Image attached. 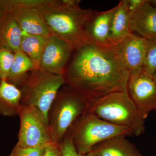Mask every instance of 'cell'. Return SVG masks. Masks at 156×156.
Instances as JSON below:
<instances>
[{
  "label": "cell",
  "mask_w": 156,
  "mask_h": 156,
  "mask_svg": "<svg viewBox=\"0 0 156 156\" xmlns=\"http://www.w3.org/2000/svg\"><path fill=\"white\" fill-rule=\"evenodd\" d=\"M44 156H62L60 145L50 143L47 146L46 152Z\"/></svg>",
  "instance_id": "cell-26"
},
{
  "label": "cell",
  "mask_w": 156,
  "mask_h": 156,
  "mask_svg": "<svg viewBox=\"0 0 156 156\" xmlns=\"http://www.w3.org/2000/svg\"><path fill=\"white\" fill-rule=\"evenodd\" d=\"M87 156H95L91 152L89 153V154H87Z\"/></svg>",
  "instance_id": "cell-30"
},
{
  "label": "cell",
  "mask_w": 156,
  "mask_h": 156,
  "mask_svg": "<svg viewBox=\"0 0 156 156\" xmlns=\"http://www.w3.org/2000/svg\"><path fill=\"white\" fill-rule=\"evenodd\" d=\"M153 76L154 80L155 82L156 83V72L153 74Z\"/></svg>",
  "instance_id": "cell-29"
},
{
  "label": "cell",
  "mask_w": 156,
  "mask_h": 156,
  "mask_svg": "<svg viewBox=\"0 0 156 156\" xmlns=\"http://www.w3.org/2000/svg\"><path fill=\"white\" fill-rule=\"evenodd\" d=\"M14 58V53L5 48H0V78L7 80Z\"/></svg>",
  "instance_id": "cell-21"
},
{
  "label": "cell",
  "mask_w": 156,
  "mask_h": 156,
  "mask_svg": "<svg viewBox=\"0 0 156 156\" xmlns=\"http://www.w3.org/2000/svg\"><path fill=\"white\" fill-rule=\"evenodd\" d=\"M89 112L138 136L145 132V119L129 97L127 89L90 102Z\"/></svg>",
  "instance_id": "cell-3"
},
{
  "label": "cell",
  "mask_w": 156,
  "mask_h": 156,
  "mask_svg": "<svg viewBox=\"0 0 156 156\" xmlns=\"http://www.w3.org/2000/svg\"><path fill=\"white\" fill-rule=\"evenodd\" d=\"M147 46V39L130 33L112 46L131 73L144 68Z\"/></svg>",
  "instance_id": "cell-10"
},
{
  "label": "cell",
  "mask_w": 156,
  "mask_h": 156,
  "mask_svg": "<svg viewBox=\"0 0 156 156\" xmlns=\"http://www.w3.org/2000/svg\"><path fill=\"white\" fill-rule=\"evenodd\" d=\"M40 10L51 34L69 43L75 49L91 42L84 28L92 9L69 6L65 0H51Z\"/></svg>",
  "instance_id": "cell-2"
},
{
  "label": "cell",
  "mask_w": 156,
  "mask_h": 156,
  "mask_svg": "<svg viewBox=\"0 0 156 156\" xmlns=\"http://www.w3.org/2000/svg\"><path fill=\"white\" fill-rule=\"evenodd\" d=\"M9 156H10V155H9Z\"/></svg>",
  "instance_id": "cell-34"
},
{
  "label": "cell",
  "mask_w": 156,
  "mask_h": 156,
  "mask_svg": "<svg viewBox=\"0 0 156 156\" xmlns=\"http://www.w3.org/2000/svg\"><path fill=\"white\" fill-rule=\"evenodd\" d=\"M6 11L3 7L0 5V20L2 19L4 15L5 14Z\"/></svg>",
  "instance_id": "cell-27"
},
{
  "label": "cell",
  "mask_w": 156,
  "mask_h": 156,
  "mask_svg": "<svg viewBox=\"0 0 156 156\" xmlns=\"http://www.w3.org/2000/svg\"><path fill=\"white\" fill-rule=\"evenodd\" d=\"M90 101L66 84L60 88L48 113L51 142L60 144L69 128L78 118L89 112Z\"/></svg>",
  "instance_id": "cell-4"
},
{
  "label": "cell",
  "mask_w": 156,
  "mask_h": 156,
  "mask_svg": "<svg viewBox=\"0 0 156 156\" xmlns=\"http://www.w3.org/2000/svg\"><path fill=\"white\" fill-rule=\"evenodd\" d=\"M130 30L147 40L156 38V6L146 1L130 20Z\"/></svg>",
  "instance_id": "cell-13"
},
{
  "label": "cell",
  "mask_w": 156,
  "mask_h": 156,
  "mask_svg": "<svg viewBox=\"0 0 156 156\" xmlns=\"http://www.w3.org/2000/svg\"><path fill=\"white\" fill-rule=\"evenodd\" d=\"M67 132L71 137L76 151L87 155L98 143L119 135H133L126 128L113 125L88 112L78 117Z\"/></svg>",
  "instance_id": "cell-5"
},
{
  "label": "cell",
  "mask_w": 156,
  "mask_h": 156,
  "mask_svg": "<svg viewBox=\"0 0 156 156\" xmlns=\"http://www.w3.org/2000/svg\"><path fill=\"white\" fill-rule=\"evenodd\" d=\"M51 0H0V5L5 9L13 8H40L48 5Z\"/></svg>",
  "instance_id": "cell-20"
},
{
  "label": "cell",
  "mask_w": 156,
  "mask_h": 156,
  "mask_svg": "<svg viewBox=\"0 0 156 156\" xmlns=\"http://www.w3.org/2000/svg\"><path fill=\"white\" fill-rule=\"evenodd\" d=\"M21 93L19 88L2 79L0 82V115H18L21 107Z\"/></svg>",
  "instance_id": "cell-16"
},
{
  "label": "cell",
  "mask_w": 156,
  "mask_h": 156,
  "mask_svg": "<svg viewBox=\"0 0 156 156\" xmlns=\"http://www.w3.org/2000/svg\"><path fill=\"white\" fill-rule=\"evenodd\" d=\"M62 156H87L79 154L76 151L69 134L66 132L60 144Z\"/></svg>",
  "instance_id": "cell-24"
},
{
  "label": "cell",
  "mask_w": 156,
  "mask_h": 156,
  "mask_svg": "<svg viewBox=\"0 0 156 156\" xmlns=\"http://www.w3.org/2000/svg\"><path fill=\"white\" fill-rule=\"evenodd\" d=\"M136 156H144L143 155L141 154H139L137 155Z\"/></svg>",
  "instance_id": "cell-31"
},
{
  "label": "cell",
  "mask_w": 156,
  "mask_h": 156,
  "mask_svg": "<svg viewBox=\"0 0 156 156\" xmlns=\"http://www.w3.org/2000/svg\"><path fill=\"white\" fill-rule=\"evenodd\" d=\"M38 69L32 60L21 50L14 53V58L7 80L19 88L29 73Z\"/></svg>",
  "instance_id": "cell-18"
},
{
  "label": "cell",
  "mask_w": 156,
  "mask_h": 156,
  "mask_svg": "<svg viewBox=\"0 0 156 156\" xmlns=\"http://www.w3.org/2000/svg\"><path fill=\"white\" fill-rule=\"evenodd\" d=\"M49 37L23 31L20 50L32 60L37 69Z\"/></svg>",
  "instance_id": "cell-19"
},
{
  "label": "cell",
  "mask_w": 156,
  "mask_h": 156,
  "mask_svg": "<svg viewBox=\"0 0 156 156\" xmlns=\"http://www.w3.org/2000/svg\"><path fill=\"white\" fill-rule=\"evenodd\" d=\"M130 33V17L126 0H122L115 7L109 34L110 44L111 46L118 44Z\"/></svg>",
  "instance_id": "cell-17"
},
{
  "label": "cell",
  "mask_w": 156,
  "mask_h": 156,
  "mask_svg": "<svg viewBox=\"0 0 156 156\" xmlns=\"http://www.w3.org/2000/svg\"><path fill=\"white\" fill-rule=\"evenodd\" d=\"M115 7L107 11L98 12L93 10L86 22L84 30L90 41L100 46H111L109 34Z\"/></svg>",
  "instance_id": "cell-11"
},
{
  "label": "cell",
  "mask_w": 156,
  "mask_h": 156,
  "mask_svg": "<svg viewBox=\"0 0 156 156\" xmlns=\"http://www.w3.org/2000/svg\"><path fill=\"white\" fill-rule=\"evenodd\" d=\"M74 50L72 45L52 34L48 37L39 69L50 73L63 76L66 65Z\"/></svg>",
  "instance_id": "cell-9"
},
{
  "label": "cell",
  "mask_w": 156,
  "mask_h": 156,
  "mask_svg": "<svg viewBox=\"0 0 156 156\" xmlns=\"http://www.w3.org/2000/svg\"><path fill=\"white\" fill-rule=\"evenodd\" d=\"M48 145L40 147L23 148L15 145L11 156H44Z\"/></svg>",
  "instance_id": "cell-23"
},
{
  "label": "cell",
  "mask_w": 156,
  "mask_h": 156,
  "mask_svg": "<svg viewBox=\"0 0 156 156\" xmlns=\"http://www.w3.org/2000/svg\"><path fill=\"white\" fill-rule=\"evenodd\" d=\"M146 0H126V6L130 20Z\"/></svg>",
  "instance_id": "cell-25"
},
{
  "label": "cell",
  "mask_w": 156,
  "mask_h": 156,
  "mask_svg": "<svg viewBox=\"0 0 156 156\" xmlns=\"http://www.w3.org/2000/svg\"><path fill=\"white\" fill-rule=\"evenodd\" d=\"M74 50L65 69V84L90 102L127 89L131 73L112 46L90 42Z\"/></svg>",
  "instance_id": "cell-1"
},
{
  "label": "cell",
  "mask_w": 156,
  "mask_h": 156,
  "mask_svg": "<svg viewBox=\"0 0 156 156\" xmlns=\"http://www.w3.org/2000/svg\"><path fill=\"white\" fill-rule=\"evenodd\" d=\"M23 31L12 14L6 12L0 20V48L13 53L20 50Z\"/></svg>",
  "instance_id": "cell-15"
},
{
  "label": "cell",
  "mask_w": 156,
  "mask_h": 156,
  "mask_svg": "<svg viewBox=\"0 0 156 156\" xmlns=\"http://www.w3.org/2000/svg\"><path fill=\"white\" fill-rule=\"evenodd\" d=\"M147 40L144 68L151 74L156 72V38Z\"/></svg>",
  "instance_id": "cell-22"
},
{
  "label": "cell",
  "mask_w": 156,
  "mask_h": 156,
  "mask_svg": "<svg viewBox=\"0 0 156 156\" xmlns=\"http://www.w3.org/2000/svg\"><path fill=\"white\" fill-rule=\"evenodd\" d=\"M127 91L144 119L156 109V83L144 68L131 73Z\"/></svg>",
  "instance_id": "cell-8"
},
{
  "label": "cell",
  "mask_w": 156,
  "mask_h": 156,
  "mask_svg": "<svg viewBox=\"0 0 156 156\" xmlns=\"http://www.w3.org/2000/svg\"><path fill=\"white\" fill-rule=\"evenodd\" d=\"M20 128L16 145L23 148L40 147L51 143L48 119L40 110L21 105L18 114Z\"/></svg>",
  "instance_id": "cell-7"
},
{
  "label": "cell",
  "mask_w": 156,
  "mask_h": 156,
  "mask_svg": "<svg viewBox=\"0 0 156 156\" xmlns=\"http://www.w3.org/2000/svg\"><path fill=\"white\" fill-rule=\"evenodd\" d=\"M155 112H156V109L155 110Z\"/></svg>",
  "instance_id": "cell-33"
},
{
  "label": "cell",
  "mask_w": 156,
  "mask_h": 156,
  "mask_svg": "<svg viewBox=\"0 0 156 156\" xmlns=\"http://www.w3.org/2000/svg\"><path fill=\"white\" fill-rule=\"evenodd\" d=\"M151 3L154 5L156 6V0H153V1H151Z\"/></svg>",
  "instance_id": "cell-28"
},
{
  "label": "cell",
  "mask_w": 156,
  "mask_h": 156,
  "mask_svg": "<svg viewBox=\"0 0 156 156\" xmlns=\"http://www.w3.org/2000/svg\"><path fill=\"white\" fill-rule=\"evenodd\" d=\"M64 84L63 75L50 73L40 69L34 70L18 88L21 93V105L37 108L47 119L52 102Z\"/></svg>",
  "instance_id": "cell-6"
},
{
  "label": "cell",
  "mask_w": 156,
  "mask_h": 156,
  "mask_svg": "<svg viewBox=\"0 0 156 156\" xmlns=\"http://www.w3.org/2000/svg\"><path fill=\"white\" fill-rule=\"evenodd\" d=\"M126 135L112 136L98 143L91 152L95 156H136L140 154L134 144L126 138Z\"/></svg>",
  "instance_id": "cell-14"
},
{
  "label": "cell",
  "mask_w": 156,
  "mask_h": 156,
  "mask_svg": "<svg viewBox=\"0 0 156 156\" xmlns=\"http://www.w3.org/2000/svg\"><path fill=\"white\" fill-rule=\"evenodd\" d=\"M1 80H2V79H1V78H0V82H1Z\"/></svg>",
  "instance_id": "cell-32"
},
{
  "label": "cell",
  "mask_w": 156,
  "mask_h": 156,
  "mask_svg": "<svg viewBox=\"0 0 156 156\" xmlns=\"http://www.w3.org/2000/svg\"><path fill=\"white\" fill-rule=\"evenodd\" d=\"M6 12L13 15L24 32L47 37L52 34L39 8H13Z\"/></svg>",
  "instance_id": "cell-12"
}]
</instances>
